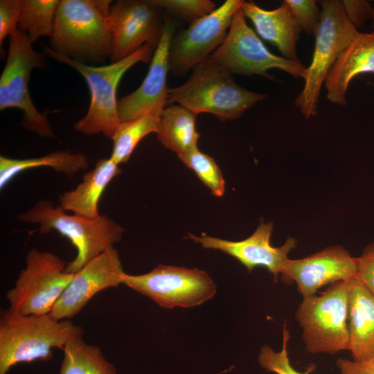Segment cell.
<instances>
[{
    "label": "cell",
    "instance_id": "cell-19",
    "mask_svg": "<svg viewBox=\"0 0 374 374\" xmlns=\"http://www.w3.org/2000/svg\"><path fill=\"white\" fill-rule=\"evenodd\" d=\"M348 350L353 360L374 357V294L356 276L348 280Z\"/></svg>",
    "mask_w": 374,
    "mask_h": 374
},
{
    "label": "cell",
    "instance_id": "cell-20",
    "mask_svg": "<svg viewBox=\"0 0 374 374\" xmlns=\"http://www.w3.org/2000/svg\"><path fill=\"white\" fill-rule=\"evenodd\" d=\"M241 10L262 39L275 46L285 58L299 61L296 43L301 29L285 1L274 10H265L253 1H242Z\"/></svg>",
    "mask_w": 374,
    "mask_h": 374
},
{
    "label": "cell",
    "instance_id": "cell-5",
    "mask_svg": "<svg viewBox=\"0 0 374 374\" xmlns=\"http://www.w3.org/2000/svg\"><path fill=\"white\" fill-rule=\"evenodd\" d=\"M110 1L62 0L56 10L52 49L98 59L111 55Z\"/></svg>",
    "mask_w": 374,
    "mask_h": 374
},
{
    "label": "cell",
    "instance_id": "cell-14",
    "mask_svg": "<svg viewBox=\"0 0 374 374\" xmlns=\"http://www.w3.org/2000/svg\"><path fill=\"white\" fill-rule=\"evenodd\" d=\"M125 273L118 251L107 249L74 274L49 314L59 320L76 316L98 292L123 284Z\"/></svg>",
    "mask_w": 374,
    "mask_h": 374
},
{
    "label": "cell",
    "instance_id": "cell-32",
    "mask_svg": "<svg viewBox=\"0 0 374 374\" xmlns=\"http://www.w3.org/2000/svg\"><path fill=\"white\" fill-rule=\"evenodd\" d=\"M356 277L374 294V242L368 244L357 258Z\"/></svg>",
    "mask_w": 374,
    "mask_h": 374
},
{
    "label": "cell",
    "instance_id": "cell-24",
    "mask_svg": "<svg viewBox=\"0 0 374 374\" xmlns=\"http://www.w3.org/2000/svg\"><path fill=\"white\" fill-rule=\"evenodd\" d=\"M81 331L69 341L63 351L59 374H118L100 348L85 342Z\"/></svg>",
    "mask_w": 374,
    "mask_h": 374
},
{
    "label": "cell",
    "instance_id": "cell-4",
    "mask_svg": "<svg viewBox=\"0 0 374 374\" xmlns=\"http://www.w3.org/2000/svg\"><path fill=\"white\" fill-rule=\"evenodd\" d=\"M157 47L146 44L133 54L108 65L91 66L45 47L51 57L69 65L84 78L91 100L86 115L74 129L86 135L103 133L112 138L121 121L118 114L116 89L123 75L139 62L150 63Z\"/></svg>",
    "mask_w": 374,
    "mask_h": 374
},
{
    "label": "cell",
    "instance_id": "cell-8",
    "mask_svg": "<svg viewBox=\"0 0 374 374\" xmlns=\"http://www.w3.org/2000/svg\"><path fill=\"white\" fill-rule=\"evenodd\" d=\"M26 267L6 292L8 310L19 314H49L73 278L58 256L31 249Z\"/></svg>",
    "mask_w": 374,
    "mask_h": 374
},
{
    "label": "cell",
    "instance_id": "cell-3",
    "mask_svg": "<svg viewBox=\"0 0 374 374\" xmlns=\"http://www.w3.org/2000/svg\"><path fill=\"white\" fill-rule=\"evenodd\" d=\"M18 220L38 225L41 233L55 231L67 238L76 249L75 258L66 264V271L75 274L89 261L121 242L123 226L105 215L89 218L67 214L60 206L41 199L19 214Z\"/></svg>",
    "mask_w": 374,
    "mask_h": 374
},
{
    "label": "cell",
    "instance_id": "cell-34",
    "mask_svg": "<svg viewBox=\"0 0 374 374\" xmlns=\"http://www.w3.org/2000/svg\"><path fill=\"white\" fill-rule=\"evenodd\" d=\"M336 364L341 374H374V357L362 362L339 358Z\"/></svg>",
    "mask_w": 374,
    "mask_h": 374
},
{
    "label": "cell",
    "instance_id": "cell-17",
    "mask_svg": "<svg viewBox=\"0 0 374 374\" xmlns=\"http://www.w3.org/2000/svg\"><path fill=\"white\" fill-rule=\"evenodd\" d=\"M273 229L272 222H262L249 237L240 241H230L205 234L197 236L189 233L186 238L205 249L219 250L235 258L249 272L257 267H265L276 283L288 260V254L296 247L297 241L289 237L283 245L273 247L270 242Z\"/></svg>",
    "mask_w": 374,
    "mask_h": 374
},
{
    "label": "cell",
    "instance_id": "cell-23",
    "mask_svg": "<svg viewBox=\"0 0 374 374\" xmlns=\"http://www.w3.org/2000/svg\"><path fill=\"white\" fill-rule=\"evenodd\" d=\"M197 115L180 105L166 107L159 118V141L178 157L198 148Z\"/></svg>",
    "mask_w": 374,
    "mask_h": 374
},
{
    "label": "cell",
    "instance_id": "cell-28",
    "mask_svg": "<svg viewBox=\"0 0 374 374\" xmlns=\"http://www.w3.org/2000/svg\"><path fill=\"white\" fill-rule=\"evenodd\" d=\"M289 340L290 332L285 322L283 328L281 350L276 352L268 345H264L258 354L259 366L265 371L276 374H310L315 369L314 364L310 365L305 372H299L291 365L288 354Z\"/></svg>",
    "mask_w": 374,
    "mask_h": 374
},
{
    "label": "cell",
    "instance_id": "cell-2",
    "mask_svg": "<svg viewBox=\"0 0 374 374\" xmlns=\"http://www.w3.org/2000/svg\"><path fill=\"white\" fill-rule=\"evenodd\" d=\"M232 75L206 59L193 69L185 83L170 88L168 103H177L196 115L211 114L222 121L237 119L267 96L244 89Z\"/></svg>",
    "mask_w": 374,
    "mask_h": 374
},
{
    "label": "cell",
    "instance_id": "cell-25",
    "mask_svg": "<svg viewBox=\"0 0 374 374\" xmlns=\"http://www.w3.org/2000/svg\"><path fill=\"white\" fill-rule=\"evenodd\" d=\"M60 1L19 0L20 18L18 28L28 35L32 44L43 36L51 37Z\"/></svg>",
    "mask_w": 374,
    "mask_h": 374
},
{
    "label": "cell",
    "instance_id": "cell-27",
    "mask_svg": "<svg viewBox=\"0 0 374 374\" xmlns=\"http://www.w3.org/2000/svg\"><path fill=\"white\" fill-rule=\"evenodd\" d=\"M186 167L191 169L215 197L223 196L225 180L216 162L198 148L179 156Z\"/></svg>",
    "mask_w": 374,
    "mask_h": 374
},
{
    "label": "cell",
    "instance_id": "cell-11",
    "mask_svg": "<svg viewBox=\"0 0 374 374\" xmlns=\"http://www.w3.org/2000/svg\"><path fill=\"white\" fill-rule=\"evenodd\" d=\"M122 283L167 309L198 306L217 292L215 282L205 271L161 264L143 274L125 273Z\"/></svg>",
    "mask_w": 374,
    "mask_h": 374
},
{
    "label": "cell",
    "instance_id": "cell-13",
    "mask_svg": "<svg viewBox=\"0 0 374 374\" xmlns=\"http://www.w3.org/2000/svg\"><path fill=\"white\" fill-rule=\"evenodd\" d=\"M161 10L150 0H120L111 6L112 62L133 54L146 44L157 46L164 24Z\"/></svg>",
    "mask_w": 374,
    "mask_h": 374
},
{
    "label": "cell",
    "instance_id": "cell-26",
    "mask_svg": "<svg viewBox=\"0 0 374 374\" xmlns=\"http://www.w3.org/2000/svg\"><path fill=\"white\" fill-rule=\"evenodd\" d=\"M159 118L146 116L121 122L112 139L113 148L110 158L118 166L126 163L138 143L150 133H157Z\"/></svg>",
    "mask_w": 374,
    "mask_h": 374
},
{
    "label": "cell",
    "instance_id": "cell-6",
    "mask_svg": "<svg viewBox=\"0 0 374 374\" xmlns=\"http://www.w3.org/2000/svg\"><path fill=\"white\" fill-rule=\"evenodd\" d=\"M348 280L330 285L319 295L303 298L295 318L308 353L335 355L348 350Z\"/></svg>",
    "mask_w": 374,
    "mask_h": 374
},
{
    "label": "cell",
    "instance_id": "cell-18",
    "mask_svg": "<svg viewBox=\"0 0 374 374\" xmlns=\"http://www.w3.org/2000/svg\"><path fill=\"white\" fill-rule=\"evenodd\" d=\"M366 73H374V32H358L325 80L327 99L331 103L345 105L350 82L357 75Z\"/></svg>",
    "mask_w": 374,
    "mask_h": 374
},
{
    "label": "cell",
    "instance_id": "cell-1",
    "mask_svg": "<svg viewBox=\"0 0 374 374\" xmlns=\"http://www.w3.org/2000/svg\"><path fill=\"white\" fill-rule=\"evenodd\" d=\"M82 328L50 314H19L4 310L0 317V374L19 363L47 362L53 350H64Z\"/></svg>",
    "mask_w": 374,
    "mask_h": 374
},
{
    "label": "cell",
    "instance_id": "cell-16",
    "mask_svg": "<svg viewBox=\"0 0 374 374\" xmlns=\"http://www.w3.org/2000/svg\"><path fill=\"white\" fill-rule=\"evenodd\" d=\"M357 258L342 246L323 249L300 259L287 260L280 276L286 284L295 282L303 298L316 294L322 287L356 276Z\"/></svg>",
    "mask_w": 374,
    "mask_h": 374
},
{
    "label": "cell",
    "instance_id": "cell-33",
    "mask_svg": "<svg viewBox=\"0 0 374 374\" xmlns=\"http://www.w3.org/2000/svg\"><path fill=\"white\" fill-rule=\"evenodd\" d=\"M341 2L348 19L356 29L372 18L373 7L367 1L344 0Z\"/></svg>",
    "mask_w": 374,
    "mask_h": 374
},
{
    "label": "cell",
    "instance_id": "cell-31",
    "mask_svg": "<svg viewBox=\"0 0 374 374\" xmlns=\"http://www.w3.org/2000/svg\"><path fill=\"white\" fill-rule=\"evenodd\" d=\"M20 18L19 0L0 1V44L18 29Z\"/></svg>",
    "mask_w": 374,
    "mask_h": 374
},
{
    "label": "cell",
    "instance_id": "cell-15",
    "mask_svg": "<svg viewBox=\"0 0 374 374\" xmlns=\"http://www.w3.org/2000/svg\"><path fill=\"white\" fill-rule=\"evenodd\" d=\"M175 30L173 22H164L161 39L143 82L136 90L118 101V114L121 122L146 116L160 118L168 101L169 48Z\"/></svg>",
    "mask_w": 374,
    "mask_h": 374
},
{
    "label": "cell",
    "instance_id": "cell-36",
    "mask_svg": "<svg viewBox=\"0 0 374 374\" xmlns=\"http://www.w3.org/2000/svg\"><path fill=\"white\" fill-rule=\"evenodd\" d=\"M371 84L374 87V82H373Z\"/></svg>",
    "mask_w": 374,
    "mask_h": 374
},
{
    "label": "cell",
    "instance_id": "cell-10",
    "mask_svg": "<svg viewBox=\"0 0 374 374\" xmlns=\"http://www.w3.org/2000/svg\"><path fill=\"white\" fill-rule=\"evenodd\" d=\"M241 10L232 20L222 44L208 57L229 72L242 75H262L273 79L268 71L282 70L305 80L307 68L299 61L280 57L270 52L258 35L247 25Z\"/></svg>",
    "mask_w": 374,
    "mask_h": 374
},
{
    "label": "cell",
    "instance_id": "cell-12",
    "mask_svg": "<svg viewBox=\"0 0 374 374\" xmlns=\"http://www.w3.org/2000/svg\"><path fill=\"white\" fill-rule=\"evenodd\" d=\"M242 0H226L212 12L173 35L169 48L170 72L184 77L222 44Z\"/></svg>",
    "mask_w": 374,
    "mask_h": 374
},
{
    "label": "cell",
    "instance_id": "cell-29",
    "mask_svg": "<svg viewBox=\"0 0 374 374\" xmlns=\"http://www.w3.org/2000/svg\"><path fill=\"white\" fill-rule=\"evenodd\" d=\"M150 1L187 21L190 24L212 12L216 6L210 0H150Z\"/></svg>",
    "mask_w": 374,
    "mask_h": 374
},
{
    "label": "cell",
    "instance_id": "cell-9",
    "mask_svg": "<svg viewBox=\"0 0 374 374\" xmlns=\"http://www.w3.org/2000/svg\"><path fill=\"white\" fill-rule=\"evenodd\" d=\"M43 60L25 33L18 28L9 36L8 57L0 78V109H21V124L27 130L40 137L54 138L46 116L34 105L28 89L30 72L41 67Z\"/></svg>",
    "mask_w": 374,
    "mask_h": 374
},
{
    "label": "cell",
    "instance_id": "cell-22",
    "mask_svg": "<svg viewBox=\"0 0 374 374\" xmlns=\"http://www.w3.org/2000/svg\"><path fill=\"white\" fill-rule=\"evenodd\" d=\"M89 161L80 152L58 150L39 157L13 159L0 157V188L2 189L18 174L28 170L47 167L73 177L81 170L87 169Z\"/></svg>",
    "mask_w": 374,
    "mask_h": 374
},
{
    "label": "cell",
    "instance_id": "cell-7",
    "mask_svg": "<svg viewBox=\"0 0 374 374\" xmlns=\"http://www.w3.org/2000/svg\"><path fill=\"white\" fill-rule=\"evenodd\" d=\"M321 16L315 34L312 58L304 80L303 90L295 105L309 118L317 115L322 84L341 53L358 33L348 19L341 1L325 0L321 3Z\"/></svg>",
    "mask_w": 374,
    "mask_h": 374
},
{
    "label": "cell",
    "instance_id": "cell-35",
    "mask_svg": "<svg viewBox=\"0 0 374 374\" xmlns=\"http://www.w3.org/2000/svg\"><path fill=\"white\" fill-rule=\"evenodd\" d=\"M372 19H373V24H374V6L373 7V14H372Z\"/></svg>",
    "mask_w": 374,
    "mask_h": 374
},
{
    "label": "cell",
    "instance_id": "cell-30",
    "mask_svg": "<svg viewBox=\"0 0 374 374\" xmlns=\"http://www.w3.org/2000/svg\"><path fill=\"white\" fill-rule=\"evenodd\" d=\"M301 30L315 35L319 26L321 10L314 0H285Z\"/></svg>",
    "mask_w": 374,
    "mask_h": 374
},
{
    "label": "cell",
    "instance_id": "cell-21",
    "mask_svg": "<svg viewBox=\"0 0 374 374\" xmlns=\"http://www.w3.org/2000/svg\"><path fill=\"white\" fill-rule=\"evenodd\" d=\"M121 172L118 165L110 157L99 159L93 169L84 174L75 188L60 195V205L65 211L78 215L98 217L99 200L108 184Z\"/></svg>",
    "mask_w": 374,
    "mask_h": 374
}]
</instances>
